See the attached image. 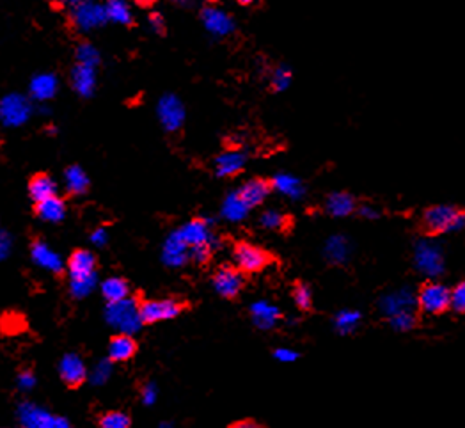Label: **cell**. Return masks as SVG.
I'll return each instance as SVG.
<instances>
[{
    "instance_id": "cell-1",
    "label": "cell",
    "mask_w": 465,
    "mask_h": 428,
    "mask_svg": "<svg viewBox=\"0 0 465 428\" xmlns=\"http://www.w3.org/2000/svg\"><path fill=\"white\" fill-rule=\"evenodd\" d=\"M69 286L76 299H82L96 285V258L95 254L86 249H78L68 260Z\"/></svg>"
},
{
    "instance_id": "cell-2",
    "label": "cell",
    "mask_w": 465,
    "mask_h": 428,
    "mask_svg": "<svg viewBox=\"0 0 465 428\" xmlns=\"http://www.w3.org/2000/svg\"><path fill=\"white\" fill-rule=\"evenodd\" d=\"M461 220H464V213L458 208L447 205H437L423 213L421 230L425 231L426 234L437 237V234H442L446 233V231L458 227L461 224Z\"/></svg>"
},
{
    "instance_id": "cell-3",
    "label": "cell",
    "mask_w": 465,
    "mask_h": 428,
    "mask_svg": "<svg viewBox=\"0 0 465 428\" xmlns=\"http://www.w3.org/2000/svg\"><path fill=\"white\" fill-rule=\"evenodd\" d=\"M189 308V304L178 299H157V300H142L137 304V313L141 323H158L164 320H172Z\"/></svg>"
},
{
    "instance_id": "cell-4",
    "label": "cell",
    "mask_w": 465,
    "mask_h": 428,
    "mask_svg": "<svg viewBox=\"0 0 465 428\" xmlns=\"http://www.w3.org/2000/svg\"><path fill=\"white\" fill-rule=\"evenodd\" d=\"M232 258L237 261V268L244 274H258L276 261L272 253L254 246L251 242H238L232 247Z\"/></svg>"
},
{
    "instance_id": "cell-5",
    "label": "cell",
    "mask_w": 465,
    "mask_h": 428,
    "mask_svg": "<svg viewBox=\"0 0 465 428\" xmlns=\"http://www.w3.org/2000/svg\"><path fill=\"white\" fill-rule=\"evenodd\" d=\"M30 116H33V103L27 96L11 93L0 100V123L8 129L25 125Z\"/></svg>"
},
{
    "instance_id": "cell-6",
    "label": "cell",
    "mask_w": 465,
    "mask_h": 428,
    "mask_svg": "<svg viewBox=\"0 0 465 428\" xmlns=\"http://www.w3.org/2000/svg\"><path fill=\"white\" fill-rule=\"evenodd\" d=\"M18 417L23 428H71L69 421L62 416L48 412L43 407L23 402L18 409Z\"/></svg>"
},
{
    "instance_id": "cell-7",
    "label": "cell",
    "mask_w": 465,
    "mask_h": 428,
    "mask_svg": "<svg viewBox=\"0 0 465 428\" xmlns=\"http://www.w3.org/2000/svg\"><path fill=\"white\" fill-rule=\"evenodd\" d=\"M71 18L73 23H75L82 32L95 30L98 29V27H102L105 22H109L105 6L96 4L93 0H82V2H78L76 6H73Z\"/></svg>"
},
{
    "instance_id": "cell-8",
    "label": "cell",
    "mask_w": 465,
    "mask_h": 428,
    "mask_svg": "<svg viewBox=\"0 0 465 428\" xmlns=\"http://www.w3.org/2000/svg\"><path fill=\"white\" fill-rule=\"evenodd\" d=\"M418 304L423 313L440 315L449 308V290L440 283H426L419 290Z\"/></svg>"
},
{
    "instance_id": "cell-9",
    "label": "cell",
    "mask_w": 465,
    "mask_h": 428,
    "mask_svg": "<svg viewBox=\"0 0 465 428\" xmlns=\"http://www.w3.org/2000/svg\"><path fill=\"white\" fill-rule=\"evenodd\" d=\"M158 119L162 126L169 132H176L185 123V107L183 102L175 95H164L157 105Z\"/></svg>"
},
{
    "instance_id": "cell-10",
    "label": "cell",
    "mask_w": 465,
    "mask_h": 428,
    "mask_svg": "<svg viewBox=\"0 0 465 428\" xmlns=\"http://www.w3.org/2000/svg\"><path fill=\"white\" fill-rule=\"evenodd\" d=\"M213 286L224 299H235L244 290V275L237 267L222 265L213 274Z\"/></svg>"
},
{
    "instance_id": "cell-11",
    "label": "cell",
    "mask_w": 465,
    "mask_h": 428,
    "mask_svg": "<svg viewBox=\"0 0 465 428\" xmlns=\"http://www.w3.org/2000/svg\"><path fill=\"white\" fill-rule=\"evenodd\" d=\"M107 319H109V322L112 323V326L119 327L124 333L135 331L139 323H141V319H139L137 313V304H131L128 299L121 300V302L109 304Z\"/></svg>"
},
{
    "instance_id": "cell-12",
    "label": "cell",
    "mask_w": 465,
    "mask_h": 428,
    "mask_svg": "<svg viewBox=\"0 0 465 428\" xmlns=\"http://www.w3.org/2000/svg\"><path fill=\"white\" fill-rule=\"evenodd\" d=\"M201 20H203L204 29H206L211 36L222 37L228 36V34H231L232 30H235V22H232L231 16L225 11H222V9L213 8V6L203 9Z\"/></svg>"
},
{
    "instance_id": "cell-13",
    "label": "cell",
    "mask_w": 465,
    "mask_h": 428,
    "mask_svg": "<svg viewBox=\"0 0 465 428\" xmlns=\"http://www.w3.org/2000/svg\"><path fill=\"white\" fill-rule=\"evenodd\" d=\"M59 374H61V379L64 381L66 386H69V388H78V386L84 384L86 379H88V368H86L81 355L68 354L62 357L61 364H59Z\"/></svg>"
},
{
    "instance_id": "cell-14",
    "label": "cell",
    "mask_w": 465,
    "mask_h": 428,
    "mask_svg": "<svg viewBox=\"0 0 465 428\" xmlns=\"http://www.w3.org/2000/svg\"><path fill=\"white\" fill-rule=\"evenodd\" d=\"M30 256H33V261L37 267L45 268L48 272H54V274H61L62 268H64L61 256L43 240L34 242L33 247H30Z\"/></svg>"
},
{
    "instance_id": "cell-15",
    "label": "cell",
    "mask_w": 465,
    "mask_h": 428,
    "mask_svg": "<svg viewBox=\"0 0 465 428\" xmlns=\"http://www.w3.org/2000/svg\"><path fill=\"white\" fill-rule=\"evenodd\" d=\"M270 191H272L270 182L261 178H254L245 183L244 187L238 191V196H240V199L244 201V205L251 210L254 208V206L261 205V203L269 198Z\"/></svg>"
},
{
    "instance_id": "cell-16",
    "label": "cell",
    "mask_w": 465,
    "mask_h": 428,
    "mask_svg": "<svg viewBox=\"0 0 465 428\" xmlns=\"http://www.w3.org/2000/svg\"><path fill=\"white\" fill-rule=\"evenodd\" d=\"M71 84L73 89L84 98L93 96L96 89V71L93 66H84V64H76L71 71Z\"/></svg>"
},
{
    "instance_id": "cell-17",
    "label": "cell",
    "mask_w": 465,
    "mask_h": 428,
    "mask_svg": "<svg viewBox=\"0 0 465 428\" xmlns=\"http://www.w3.org/2000/svg\"><path fill=\"white\" fill-rule=\"evenodd\" d=\"M137 352V343L128 333H121L110 340L109 345V357L114 362L130 361Z\"/></svg>"
},
{
    "instance_id": "cell-18",
    "label": "cell",
    "mask_w": 465,
    "mask_h": 428,
    "mask_svg": "<svg viewBox=\"0 0 465 428\" xmlns=\"http://www.w3.org/2000/svg\"><path fill=\"white\" fill-rule=\"evenodd\" d=\"M59 88V82L55 75L52 73H40L30 81V96L36 102H48L55 96Z\"/></svg>"
},
{
    "instance_id": "cell-19",
    "label": "cell",
    "mask_w": 465,
    "mask_h": 428,
    "mask_svg": "<svg viewBox=\"0 0 465 428\" xmlns=\"http://www.w3.org/2000/svg\"><path fill=\"white\" fill-rule=\"evenodd\" d=\"M36 213L45 222H61L66 215V205L61 198L52 196V198L36 203Z\"/></svg>"
},
{
    "instance_id": "cell-20",
    "label": "cell",
    "mask_w": 465,
    "mask_h": 428,
    "mask_svg": "<svg viewBox=\"0 0 465 428\" xmlns=\"http://www.w3.org/2000/svg\"><path fill=\"white\" fill-rule=\"evenodd\" d=\"M29 194L34 203H40L43 199L52 198V196H57V183L48 174H37L30 179Z\"/></svg>"
},
{
    "instance_id": "cell-21",
    "label": "cell",
    "mask_w": 465,
    "mask_h": 428,
    "mask_svg": "<svg viewBox=\"0 0 465 428\" xmlns=\"http://www.w3.org/2000/svg\"><path fill=\"white\" fill-rule=\"evenodd\" d=\"M217 165V174L218 176H235L240 172L245 165V153L242 151H228L222 153L220 157L215 162Z\"/></svg>"
},
{
    "instance_id": "cell-22",
    "label": "cell",
    "mask_w": 465,
    "mask_h": 428,
    "mask_svg": "<svg viewBox=\"0 0 465 428\" xmlns=\"http://www.w3.org/2000/svg\"><path fill=\"white\" fill-rule=\"evenodd\" d=\"M64 182L68 192L75 196H81L88 191L89 187V178L84 172V169L78 167V165H71V167L66 169L64 172Z\"/></svg>"
},
{
    "instance_id": "cell-23",
    "label": "cell",
    "mask_w": 465,
    "mask_h": 428,
    "mask_svg": "<svg viewBox=\"0 0 465 428\" xmlns=\"http://www.w3.org/2000/svg\"><path fill=\"white\" fill-rule=\"evenodd\" d=\"M102 293L109 304L114 302H121V300L128 299L130 295V286L124 279L121 278H109L107 281H103L102 285Z\"/></svg>"
},
{
    "instance_id": "cell-24",
    "label": "cell",
    "mask_w": 465,
    "mask_h": 428,
    "mask_svg": "<svg viewBox=\"0 0 465 428\" xmlns=\"http://www.w3.org/2000/svg\"><path fill=\"white\" fill-rule=\"evenodd\" d=\"M182 238H183V244H185V246H190V247L208 244L206 224H204L203 220H192L189 226L183 227Z\"/></svg>"
},
{
    "instance_id": "cell-25",
    "label": "cell",
    "mask_w": 465,
    "mask_h": 428,
    "mask_svg": "<svg viewBox=\"0 0 465 428\" xmlns=\"http://www.w3.org/2000/svg\"><path fill=\"white\" fill-rule=\"evenodd\" d=\"M107 18L119 25H128L131 22V9L126 0H107Z\"/></svg>"
},
{
    "instance_id": "cell-26",
    "label": "cell",
    "mask_w": 465,
    "mask_h": 428,
    "mask_svg": "<svg viewBox=\"0 0 465 428\" xmlns=\"http://www.w3.org/2000/svg\"><path fill=\"white\" fill-rule=\"evenodd\" d=\"M353 208H355V199L346 192H336L327 201V210L336 217L348 215L353 212Z\"/></svg>"
},
{
    "instance_id": "cell-27",
    "label": "cell",
    "mask_w": 465,
    "mask_h": 428,
    "mask_svg": "<svg viewBox=\"0 0 465 428\" xmlns=\"http://www.w3.org/2000/svg\"><path fill=\"white\" fill-rule=\"evenodd\" d=\"M270 185H272V189L290 196V198H300V196L304 194V185H302L297 178H293V176L290 174L276 176V178L270 182Z\"/></svg>"
},
{
    "instance_id": "cell-28",
    "label": "cell",
    "mask_w": 465,
    "mask_h": 428,
    "mask_svg": "<svg viewBox=\"0 0 465 428\" xmlns=\"http://www.w3.org/2000/svg\"><path fill=\"white\" fill-rule=\"evenodd\" d=\"M247 212H249V208L244 205V201L240 199L238 192L228 196V199H225V203H224V215L228 217V219H231V220L244 219L245 213Z\"/></svg>"
},
{
    "instance_id": "cell-29",
    "label": "cell",
    "mask_w": 465,
    "mask_h": 428,
    "mask_svg": "<svg viewBox=\"0 0 465 428\" xmlns=\"http://www.w3.org/2000/svg\"><path fill=\"white\" fill-rule=\"evenodd\" d=\"M293 300L302 311H311L313 309V293L305 283L297 281L293 286Z\"/></svg>"
},
{
    "instance_id": "cell-30",
    "label": "cell",
    "mask_w": 465,
    "mask_h": 428,
    "mask_svg": "<svg viewBox=\"0 0 465 428\" xmlns=\"http://www.w3.org/2000/svg\"><path fill=\"white\" fill-rule=\"evenodd\" d=\"M100 428H130L131 420L121 410H110L98 420Z\"/></svg>"
},
{
    "instance_id": "cell-31",
    "label": "cell",
    "mask_w": 465,
    "mask_h": 428,
    "mask_svg": "<svg viewBox=\"0 0 465 428\" xmlns=\"http://www.w3.org/2000/svg\"><path fill=\"white\" fill-rule=\"evenodd\" d=\"M76 59H78V64L96 68V64L100 63V52L91 43H82L76 48Z\"/></svg>"
},
{
    "instance_id": "cell-32",
    "label": "cell",
    "mask_w": 465,
    "mask_h": 428,
    "mask_svg": "<svg viewBox=\"0 0 465 428\" xmlns=\"http://www.w3.org/2000/svg\"><path fill=\"white\" fill-rule=\"evenodd\" d=\"M261 224L265 227H269V230L283 231L284 227H286L288 219H286V215H283V213L276 212V210H269V212L263 213Z\"/></svg>"
},
{
    "instance_id": "cell-33",
    "label": "cell",
    "mask_w": 465,
    "mask_h": 428,
    "mask_svg": "<svg viewBox=\"0 0 465 428\" xmlns=\"http://www.w3.org/2000/svg\"><path fill=\"white\" fill-rule=\"evenodd\" d=\"M291 70L288 66H279L276 68V71L272 73V88L276 91H286L288 85L291 84Z\"/></svg>"
},
{
    "instance_id": "cell-34",
    "label": "cell",
    "mask_w": 465,
    "mask_h": 428,
    "mask_svg": "<svg viewBox=\"0 0 465 428\" xmlns=\"http://www.w3.org/2000/svg\"><path fill=\"white\" fill-rule=\"evenodd\" d=\"M449 308H453L457 313L465 311V285L454 286L453 290H449Z\"/></svg>"
},
{
    "instance_id": "cell-35",
    "label": "cell",
    "mask_w": 465,
    "mask_h": 428,
    "mask_svg": "<svg viewBox=\"0 0 465 428\" xmlns=\"http://www.w3.org/2000/svg\"><path fill=\"white\" fill-rule=\"evenodd\" d=\"M252 313H254L256 319L263 320L261 326H270V323L277 319L276 309L270 308V306H266V304H256L254 308H252Z\"/></svg>"
},
{
    "instance_id": "cell-36",
    "label": "cell",
    "mask_w": 465,
    "mask_h": 428,
    "mask_svg": "<svg viewBox=\"0 0 465 428\" xmlns=\"http://www.w3.org/2000/svg\"><path fill=\"white\" fill-rule=\"evenodd\" d=\"M16 382H18V388L22 389V391H30V389L36 386V375L30 370H25L18 375V381Z\"/></svg>"
},
{
    "instance_id": "cell-37",
    "label": "cell",
    "mask_w": 465,
    "mask_h": 428,
    "mask_svg": "<svg viewBox=\"0 0 465 428\" xmlns=\"http://www.w3.org/2000/svg\"><path fill=\"white\" fill-rule=\"evenodd\" d=\"M11 247H13V238L9 237L6 231H0V261L6 260V258L9 256Z\"/></svg>"
},
{
    "instance_id": "cell-38",
    "label": "cell",
    "mask_w": 465,
    "mask_h": 428,
    "mask_svg": "<svg viewBox=\"0 0 465 428\" xmlns=\"http://www.w3.org/2000/svg\"><path fill=\"white\" fill-rule=\"evenodd\" d=\"M148 23H149V27H151L153 32H158V34L164 32L165 20H164V16H162L158 11H153L151 15H149Z\"/></svg>"
},
{
    "instance_id": "cell-39",
    "label": "cell",
    "mask_w": 465,
    "mask_h": 428,
    "mask_svg": "<svg viewBox=\"0 0 465 428\" xmlns=\"http://www.w3.org/2000/svg\"><path fill=\"white\" fill-rule=\"evenodd\" d=\"M276 357L279 359V361H284V362L295 361V359H297V352L288 350V348H279V350L276 352Z\"/></svg>"
},
{
    "instance_id": "cell-40",
    "label": "cell",
    "mask_w": 465,
    "mask_h": 428,
    "mask_svg": "<svg viewBox=\"0 0 465 428\" xmlns=\"http://www.w3.org/2000/svg\"><path fill=\"white\" fill-rule=\"evenodd\" d=\"M229 428H265V427L259 423H256V421H252V420H242V421H237V423L229 424Z\"/></svg>"
},
{
    "instance_id": "cell-41",
    "label": "cell",
    "mask_w": 465,
    "mask_h": 428,
    "mask_svg": "<svg viewBox=\"0 0 465 428\" xmlns=\"http://www.w3.org/2000/svg\"><path fill=\"white\" fill-rule=\"evenodd\" d=\"M91 240H93V244H96V246H103V244L107 242L105 230H96L95 233L91 234Z\"/></svg>"
},
{
    "instance_id": "cell-42",
    "label": "cell",
    "mask_w": 465,
    "mask_h": 428,
    "mask_svg": "<svg viewBox=\"0 0 465 428\" xmlns=\"http://www.w3.org/2000/svg\"><path fill=\"white\" fill-rule=\"evenodd\" d=\"M55 2H57V4H61V6H76L78 4V2H82V0H55Z\"/></svg>"
},
{
    "instance_id": "cell-43",
    "label": "cell",
    "mask_w": 465,
    "mask_h": 428,
    "mask_svg": "<svg viewBox=\"0 0 465 428\" xmlns=\"http://www.w3.org/2000/svg\"><path fill=\"white\" fill-rule=\"evenodd\" d=\"M175 2L179 6H192V4H196L197 0H175Z\"/></svg>"
},
{
    "instance_id": "cell-44",
    "label": "cell",
    "mask_w": 465,
    "mask_h": 428,
    "mask_svg": "<svg viewBox=\"0 0 465 428\" xmlns=\"http://www.w3.org/2000/svg\"><path fill=\"white\" fill-rule=\"evenodd\" d=\"M135 2H137L139 6H149V4H153L155 0H135Z\"/></svg>"
},
{
    "instance_id": "cell-45",
    "label": "cell",
    "mask_w": 465,
    "mask_h": 428,
    "mask_svg": "<svg viewBox=\"0 0 465 428\" xmlns=\"http://www.w3.org/2000/svg\"><path fill=\"white\" fill-rule=\"evenodd\" d=\"M237 2H240L242 6H249V4H254L256 0H237Z\"/></svg>"
}]
</instances>
